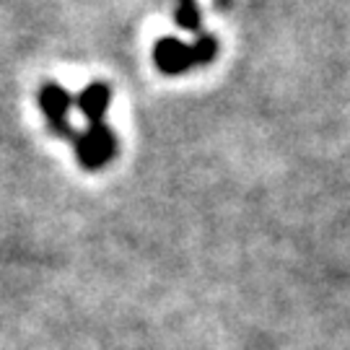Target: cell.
I'll return each instance as SVG.
<instances>
[{
	"label": "cell",
	"instance_id": "6da1fadb",
	"mask_svg": "<svg viewBox=\"0 0 350 350\" xmlns=\"http://www.w3.org/2000/svg\"><path fill=\"white\" fill-rule=\"evenodd\" d=\"M70 146H73L75 161L86 172H99L117 156L120 140L114 127H109L107 122H96V125H88L83 133H78Z\"/></svg>",
	"mask_w": 350,
	"mask_h": 350
},
{
	"label": "cell",
	"instance_id": "7a4b0ae2",
	"mask_svg": "<svg viewBox=\"0 0 350 350\" xmlns=\"http://www.w3.org/2000/svg\"><path fill=\"white\" fill-rule=\"evenodd\" d=\"M37 101H39L42 114H44V120H47V127H50L52 135L73 143L78 133H75V127L70 125V120H68V117H70V109H73V104H75L73 94L65 86H60L57 81H44L37 94Z\"/></svg>",
	"mask_w": 350,
	"mask_h": 350
},
{
	"label": "cell",
	"instance_id": "3957f363",
	"mask_svg": "<svg viewBox=\"0 0 350 350\" xmlns=\"http://www.w3.org/2000/svg\"><path fill=\"white\" fill-rule=\"evenodd\" d=\"M153 65L163 75H182L198 68L195 47L176 37H161L153 44Z\"/></svg>",
	"mask_w": 350,
	"mask_h": 350
},
{
	"label": "cell",
	"instance_id": "277c9868",
	"mask_svg": "<svg viewBox=\"0 0 350 350\" xmlns=\"http://www.w3.org/2000/svg\"><path fill=\"white\" fill-rule=\"evenodd\" d=\"M109 101H112V86L107 81H91L75 96V107L88 120V125H96V122H104V114L109 109Z\"/></svg>",
	"mask_w": 350,
	"mask_h": 350
},
{
	"label": "cell",
	"instance_id": "5b68a950",
	"mask_svg": "<svg viewBox=\"0 0 350 350\" xmlns=\"http://www.w3.org/2000/svg\"><path fill=\"white\" fill-rule=\"evenodd\" d=\"M174 21L179 24V29H185V31L198 37L202 26V13L198 8V0H176Z\"/></svg>",
	"mask_w": 350,
	"mask_h": 350
},
{
	"label": "cell",
	"instance_id": "8992f818",
	"mask_svg": "<svg viewBox=\"0 0 350 350\" xmlns=\"http://www.w3.org/2000/svg\"><path fill=\"white\" fill-rule=\"evenodd\" d=\"M215 5H221V8H228V5H231V0H215Z\"/></svg>",
	"mask_w": 350,
	"mask_h": 350
}]
</instances>
